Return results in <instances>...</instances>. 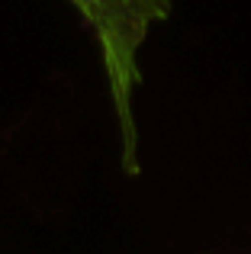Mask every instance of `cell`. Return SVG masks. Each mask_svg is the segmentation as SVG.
I'll return each instance as SVG.
<instances>
[]
</instances>
